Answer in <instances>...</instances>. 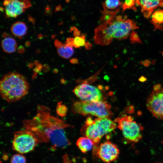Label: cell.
Here are the masks:
<instances>
[{"label": "cell", "mask_w": 163, "mask_h": 163, "mask_svg": "<svg viewBox=\"0 0 163 163\" xmlns=\"http://www.w3.org/2000/svg\"><path fill=\"white\" fill-rule=\"evenodd\" d=\"M146 106L154 117L163 120V88L152 92L147 99Z\"/></svg>", "instance_id": "30bf717a"}, {"label": "cell", "mask_w": 163, "mask_h": 163, "mask_svg": "<svg viewBox=\"0 0 163 163\" xmlns=\"http://www.w3.org/2000/svg\"><path fill=\"white\" fill-rule=\"evenodd\" d=\"M26 159L23 155L17 154L14 155L11 160V163H26Z\"/></svg>", "instance_id": "603a6c76"}, {"label": "cell", "mask_w": 163, "mask_h": 163, "mask_svg": "<svg viewBox=\"0 0 163 163\" xmlns=\"http://www.w3.org/2000/svg\"><path fill=\"white\" fill-rule=\"evenodd\" d=\"M75 94L82 101H102L103 95L100 90L87 83H82L73 90Z\"/></svg>", "instance_id": "9c48e42d"}, {"label": "cell", "mask_w": 163, "mask_h": 163, "mask_svg": "<svg viewBox=\"0 0 163 163\" xmlns=\"http://www.w3.org/2000/svg\"><path fill=\"white\" fill-rule=\"evenodd\" d=\"M42 109L43 111L39 108L37 116L27 121L28 128L36 134L40 142L50 141L55 146L62 148L70 145L64 128L72 126Z\"/></svg>", "instance_id": "6da1fadb"}, {"label": "cell", "mask_w": 163, "mask_h": 163, "mask_svg": "<svg viewBox=\"0 0 163 163\" xmlns=\"http://www.w3.org/2000/svg\"><path fill=\"white\" fill-rule=\"evenodd\" d=\"M130 42L133 44L142 43V41L137 33L133 30L130 34Z\"/></svg>", "instance_id": "cb8c5ba5"}, {"label": "cell", "mask_w": 163, "mask_h": 163, "mask_svg": "<svg viewBox=\"0 0 163 163\" xmlns=\"http://www.w3.org/2000/svg\"><path fill=\"white\" fill-rule=\"evenodd\" d=\"M93 153L104 162L107 163L114 161L118 158L119 149L117 145L107 141L99 145H94Z\"/></svg>", "instance_id": "ba28073f"}, {"label": "cell", "mask_w": 163, "mask_h": 163, "mask_svg": "<svg viewBox=\"0 0 163 163\" xmlns=\"http://www.w3.org/2000/svg\"><path fill=\"white\" fill-rule=\"evenodd\" d=\"M73 47L72 46L66 44L57 49L58 53L59 55L63 58H69L74 53Z\"/></svg>", "instance_id": "d6986e66"}, {"label": "cell", "mask_w": 163, "mask_h": 163, "mask_svg": "<svg viewBox=\"0 0 163 163\" xmlns=\"http://www.w3.org/2000/svg\"><path fill=\"white\" fill-rule=\"evenodd\" d=\"M146 80L147 79L146 78L143 76H141L139 79V80L140 82H145Z\"/></svg>", "instance_id": "484cf974"}, {"label": "cell", "mask_w": 163, "mask_h": 163, "mask_svg": "<svg viewBox=\"0 0 163 163\" xmlns=\"http://www.w3.org/2000/svg\"><path fill=\"white\" fill-rule=\"evenodd\" d=\"M76 145L81 151L84 153L91 150L94 145L92 141L85 136L79 138L76 141Z\"/></svg>", "instance_id": "9a60e30c"}, {"label": "cell", "mask_w": 163, "mask_h": 163, "mask_svg": "<svg viewBox=\"0 0 163 163\" xmlns=\"http://www.w3.org/2000/svg\"><path fill=\"white\" fill-rule=\"evenodd\" d=\"M74 38L68 39L66 44L76 48L86 46L88 47V43L86 42L85 36L78 34Z\"/></svg>", "instance_id": "ac0fdd59"}, {"label": "cell", "mask_w": 163, "mask_h": 163, "mask_svg": "<svg viewBox=\"0 0 163 163\" xmlns=\"http://www.w3.org/2000/svg\"><path fill=\"white\" fill-rule=\"evenodd\" d=\"M3 5L6 16L11 18L17 17L31 6L29 0H4Z\"/></svg>", "instance_id": "8fae6325"}, {"label": "cell", "mask_w": 163, "mask_h": 163, "mask_svg": "<svg viewBox=\"0 0 163 163\" xmlns=\"http://www.w3.org/2000/svg\"><path fill=\"white\" fill-rule=\"evenodd\" d=\"M39 142L36 134L26 128L14 133L12 147L21 154L26 153L33 150Z\"/></svg>", "instance_id": "52a82bcc"}, {"label": "cell", "mask_w": 163, "mask_h": 163, "mask_svg": "<svg viewBox=\"0 0 163 163\" xmlns=\"http://www.w3.org/2000/svg\"><path fill=\"white\" fill-rule=\"evenodd\" d=\"M29 85L25 78L16 72L5 75L0 81V92L2 98L11 103L19 101L28 92Z\"/></svg>", "instance_id": "3957f363"}, {"label": "cell", "mask_w": 163, "mask_h": 163, "mask_svg": "<svg viewBox=\"0 0 163 163\" xmlns=\"http://www.w3.org/2000/svg\"><path fill=\"white\" fill-rule=\"evenodd\" d=\"M11 30L14 36L21 38L27 33V27L24 22L18 21L12 25L11 28Z\"/></svg>", "instance_id": "5bb4252c"}, {"label": "cell", "mask_w": 163, "mask_h": 163, "mask_svg": "<svg viewBox=\"0 0 163 163\" xmlns=\"http://www.w3.org/2000/svg\"><path fill=\"white\" fill-rule=\"evenodd\" d=\"M123 4L120 0H105L104 4L106 8L110 10H114Z\"/></svg>", "instance_id": "ffe728a7"}, {"label": "cell", "mask_w": 163, "mask_h": 163, "mask_svg": "<svg viewBox=\"0 0 163 163\" xmlns=\"http://www.w3.org/2000/svg\"><path fill=\"white\" fill-rule=\"evenodd\" d=\"M56 112L58 115L61 117L66 116L67 111V107L61 102H58L56 108Z\"/></svg>", "instance_id": "44dd1931"}, {"label": "cell", "mask_w": 163, "mask_h": 163, "mask_svg": "<svg viewBox=\"0 0 163 163\" xmlns=\"http://www.w3.org/2000/svg\"><path fill=\"white\" fill-rule=\"evenodd\" d=\"M136 4L141 8L144 17L148 18L155 9L163 8V0H136Z\"/></svg>", "instance_id": "7c38bea8"}, {"label": "cell", "mask_w": 163, "mask_h": 163, "mask_svg": "<svg viewBox=\"0 0 163 163\" xmlns=\"http://www.w3.org/2000/svg\"><path fill=\"white\" fill-rule=\"evenodd\" d=\"M113 130L112 120L107 117L98 118L94 120L88 117L81 129V134L90 139L94 145H98L101 138Z\"/></svg>", "instance_id": "277c9868"}, {"label": "cell", "mask_w": 163, "mask_h": 163, "mask_svg": "<svg viewBox=\"0 0 163 163\" xmlns=\"http://www.w3.org/2000/svg\"><path fill=\"white\" fill-rule=\"evenodd\" d=\"M151 23L155 29H163V9L155 11L152 15Z\"/></svg>", "instance_id": "e0dca14e"}, {"label": "cell", "mask_w": 163, "mask_h": 163, "mask_svg": "<svg viewBox=\"0 0 163 163\" xmlns=\"http://www.w3.org/2000/svg\"><path fill=\"white\" fill-rule=\"evenodd\" d=\"M161 88V85L159 84L155 85L153 86V90H157Z\"/></svg>", "instance_id": "d4e9b609"}, {"label": "cell", "mask_w": 163, "mask_h": 163, "mask_svg": "<svg viewBox=\"0 0 163 163\" xmlns=\"http://www.w3.org/2000/svg\"><path fill=\"white\" fill-rule=\"evenodd\" d=\"M150 62L149 60H145L144 62V65L145 66H148L149 65Z\"/></svg>", "instance_id": "4316f807"}, {"label": "cell", "mask_w": 163, "mask_h": 163, "mask_svg": "<svg viewBox=\"0 0 163 163\" xmlns=\"http://www.w3.org/2000/svg\"><path fill=\"white\" fill-rule=\"evenodd\" d=\"M103 9L101 11V16L100 18L101 24H106L110 22L113 20L119 11L120 8L114 11L109 10L103 3Z\"/></svg>", "instance_id": "4fadbf2b"}, {"label": "cell", "mask_w": 163, "mask_h": 163, "mask_svg": "<svg viewBox=\"0 0 163 163\" xmlns=\"http://www.w3.org/2000/svg\"><path fill=\"white\" fill-rule=\"evenodd\" d=\"M72 111L74 113L84 116L91 115L98 118H110L113 115L110 105L103 100L75 102L72 104Z\"/></svg>", "instance_id": "5b68a950"}, {"label": "cell", "mask_w": 163, "mask_h": 163, "mask_svg": "<svg viewBox=\"0 0 163 163\" xmlns=\"http://www.w3.org/2000/svg\"><path fill=\"white\" fill-rule=\"evenodd\" d=\"M135 5L136 0H125L122 6V12L128 9L136 10Z\"/></svg>", "instance_id": "7402d4cb"}, {"label": "cell", "mask_w": 163, "mask_h": 163, "mask_svg": "<svg viewBox=\"0 0 163 163\" xmlns=\"http://www.w3.org/2000/svg\"><path fill=\"white\" fill-rule=\"evenodd\" d=\"M138 27L133 21L127 19L126 15H117L111 22L101 24L95 30V43L103 45L111 43L113 39H126L133 30Z\"/></svg>", "instance_id": "7a4b0ae2"}, {"label": "cell", "mask_w": 163, "mask_h": 163, "mask_svg": "<svg viewBox=\"0 0 163 163\" xmlns=\"http://www.w3.org/2000/svg\"><path fill=\"white\" fill-rule=\"evenodd\" d=\"M114 122L117 124V127L122 131L128 142L136 143L142 138L143 127L135 121L131 116L126 115L117 118Z\"/></svg>", "instance_id": "8992f818"}, {"label": "cell", "mask_w": 163, "mask_h": 163, "mask_svg": "<svg viewBox=\"0 0 163 163\" xmlns=\"http://www.w3.org/2000/svg\"><path fill=\"white\" fill-rule=\"evenodd\" d=\"M1 46L4 52L8 53H12L16 51L17 45L16 40L13 38L7 37L2 40Z\"/></svg>", "instance_id": "2e32d148"}]
</instances>
